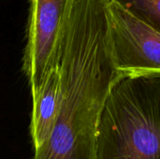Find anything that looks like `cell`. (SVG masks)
<instances>
[{"label": "cell", "instance_id": "5", "mask_svg": "<svg viewBox=\"0 0 160 159\" xmlns=\"http://www.w3.org/2000/svg\"><path fill=\"white\" fill-rule=\"evenodd\" d=\"M32 101L29 130L35 150L47 141L56 120L60 102V74L57 64L49 69L38 94Z\"/></svg>", "mask_w": 160, "mask_h": 159}, {"label": "cell", "instance_id": "6", "mask_svg": "<svg viewBox=\"0 0 160 159\" xmlns=\"http://www.w3.org/2000/svg\"><path fill=\"white\" fill-rule=\"evenodd\" d=\"M160 33V0H110Z\"/></svg>", "mask_w": 160, "mask_h": 159}, {"label": "cell", "instance_id": "4", "mask_svg": "<svg viewBox=\"0 0 160 159\" xmlns=\"http://www.w3.org/2000/svg\"><path fill=\"white\" fill-rule=\"evenodd\" d=\"M109 14L117 72H160V33L113 1H110Z\"/></svg>", "mask_w": 160, "mask_h": 159}, {"label": "cell", "instance_id": "1", "mask_svg": "<svg viewBox=\"0 0 160 159\" xmlns=\"http://www.w3.org/2000/svg\"><path fill=\"white\" fill-rule=\"evenodd\" d=\"M110 0H76L60 43V102L47 141L33 159H95L98 126L118 72L110 29Z\"/></svg>", "mask_w": 160, "mask_h": 159}, {"label": "cell", "instance_id": "3", "mask_svg": "<svg viewBox=\"0 0 160 159\" xmlns=\"http://www.w3.org/2000/svg\"><path fill=\"white\" fill-rule=\"evenodd\" d=\"M76 0H30L22 70L35 97L57 64L63 34Z\"/></svg>", "mask_w": 160, "mask_h": 159}, {"label": "cell", "instance_id": "2", "mask_svg": "<svg viewBox=\"0 0 160 159\" xmlns=\"http://www.w3.org/2000/svg\"><path fill=\"white\" fill-rule=\"evenodd\" d=\"M95 159H160V72L117 74L100 114Z\"/></svg>", "mask_w": 160, "mask_h": 159}]
</instances>
